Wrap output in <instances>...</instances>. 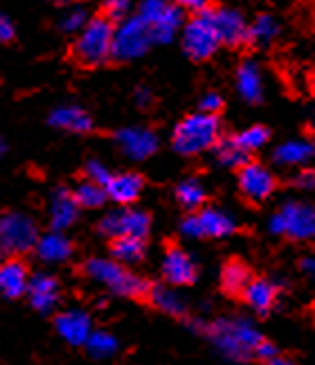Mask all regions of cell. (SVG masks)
<instances>
[{
	"label": "cell",
	"instance_id": "1",
	"mask_svg": "<svg viewBox=\"0 0 315 365\" xmlns=\"http://www.w3.org/2000/svg\"><path fill=\"white\" fill-rule=\"evenodd\" d=\"M207 339L217 352L230 361L254 359L257 347L266 339L248 318H219L207 325Z\"/></svg>",
	"mask_w": 315,
	"mask_h": 365
},
{
	"label": "cell",
	"instance_id": "2",
	"mask_svg": "<svg viewBox=\"0 0 315 365\" xmlns=\"http://www.w3.org/2000/svg\"><path fill=\"white\" fill-rule=\"evenodd\" d=\"M113 38H115V23L99 14L77 34L73 43V59L83 68H97L113 59Z\"/></svg>",
	"mask_w": 315,
	"mask_h": 365
},
{
	"label": "cell",
	"instance_id": "3",
	"mask_svg": "<svg viewBox=\"0 0 315 365\" xmlns=\"http://www.w3.org/2000/svg\"><path fill=\"white\" fill-rule=\"evenodd\" d=\"M83 273L88 275L93 282L104 284L108 291L122 298H149L151 284L145 277L131 273L124 264L115 259H102L93 257L83 264Z\"/></svg>",
	"mask_w": 315,
	"mask_h": 365
},
{
	"label": "cell",
	"instance_id": "4",
	"mask_svg": "<svg viewBox=\"0 0 315 365\" xmlns=\"http://www.w3.org/2000/svg\"><path fill=\"white\" fill-rule=\"evenodd\" d=\"M221 138V122L212 113H194L178 122L174 129L171 145L182 156H196L207 149H214V145Z\"/></svg>",
	"mask_w": 315,
	"mask_h": 365
},
{
	"label": "cell",
	"instance_id": "5",
	"mask_svg": "<svg viewBox=\"0 0 315 365\" xmlns=\"http://www.w3.org/2000/svg\"><path fill=\"white\" fill-rule=\"evenodd\" d=\"M268 230L277 237H289L293 242L315 240V205L289 201L270 217Z\"/></svg>",
	"mask_w": 315,
	"mask_h": 365
},
{
	"label": "cell",
	"instance_id": "6",
	"mask_svg": "<svg viewBox=\"0 0 315 365\" xmlns=\"http://www.w3.org/2000/svg\"><path fill=\"white\" fill-rule=\"evenodd\" d=\"M221 38L214 23V9L198 11L182 27V48L192 61H207L219 50Z\"/></svg>",
	"mask_w": 315,
	"mask_h": 365
},
{
	"label": "cell",
	"instance_id": "7",
	"mask_svg": "<svg viewBox=\"0 0 315 365\" xmlns=\"http://www.w3.org/2000/svg\"><path fill=\"white\" fill-rule=\"evenodd\" d=\"M38 226L34 219L21 212L0 215V250L9 252L11 257L25 255L38 244Z\"/></svg>",
	"mask_w": 315,
	"mask_h": 365
},
{
	"label": "cell",
	"instance_id": "8",
	"mask_svg": "<svg viewBox=\"0 0 315 365\" xmlns=\"http://www.w3.org/2000/svg\"><path fill=\"white\" fill-rule=\"evenodd\" d=\"M138 16L149 25L153 43H169L182 25V9L171 0H142Z\"/></svg>",
	"mask_w": 315,
	"mask_h": 365
},
{
	"label": "cell",
	"instance_id": "9",
	"mask_svg": "<svg viewBox=\"0 0 315 365\" xmlns=\"http://www.w3.org/2000/svg\"><path fill=\"white\" fill-rule=\"evenodd\" d=\"M180 232L192 240H223L237 232L234 219L217 207H200L198 212H190L180 223Z\"/></svg>",
	"mask_w": 315,
	"mask_h": 365
},
{
	"label": "cell",
	"instance_id": "10",
	"mask_svg": "<svg viewBox=\"0 0 315 365\" xmlns=\"http://www.w3.org/2000/svg\"><path fill=\"white\" fill-rule=\"evenodd\" d=\"M153 43L149 25L140 16L124 19L115 27V38H113V59L115 61H131L142 57Z\"/></svg>",
	"mask_w": 315,
	"mask_h": 365
},
{
	"label": "cell",
	"instance_id": "11",
	"mask_svg": "<svg viewBox=\"0 0 315 365\" xmlns=\"http://www.w3.org/2000/svg\"><path fill=\"white\" fill-rule=\"evenodd\" d=\"M151 228V217L147 212L135 207H122L113 210L102 221H99V232L110 240L118 237H135V240H145Z\"/></svg>",
	"mask_w": 315,
	"mask_h": 365
},
{
	"label": "cell",
	"instance_id": "12",
	"mask_svg": "<svg viewBox=\"0 0 315 365\" xmlns=\"http://www.w3.org/2000/svg\"><path fill=\"white\" fill-rule=\"evenodd\" d=\"M214 23L221 38V46L232 50H248L252 48V32L250 25L237 9H214Z\"/></svg>",
	"mask_w": 315,
	"mask_h": 365
},
{
	"label": "cell",
	"instance_id": "13",
	"mask_svg": "<svg viewBox=\"0 0 315 365\" xmlns=\"http://www.w3.org/2000/svg\"><path fill=\"white\" fill-rule=\"evenodd\" d=\"M275 187H277L275 174L262 163L250 160L248 165H243L239 170V190L250 203L266 201L268 196L275 192Z\"/></svg>",
	"mask_w": 315,
	"mask_h": 365
},
{
	"label": "cell",
	"instance_id": "14",
	"mask_svg": "<svg viewBox=\"0 0 315 365\" xmlns=\"http://www.w3.org/2000/svg\"><path fill=\"white\" fill-rule=\"evenodd\" d=\"M162 277L169 287H190L198 277V264L185 248L169 246L162 257Z\"/></svg>",
	"mask_w": 315,
	"mask_h": 365
},
{
	"label": "cell",
	"instance_id": "15",
	"mask_svg": "<svg viewBox=\"0 0 315 365\" xmlns=\"http://www.w3.org/2000/svg\"><path fill=\"white\" fill-rule=\"evenodd\" d=\"M120 151L131 160H147L158 151V135L145 126H128L115 133Z\"/></svg>",
	"mask_w": 315,
	"mask_h": 365
},
{
	"label": "cell",
	"instance_id": "16",
	"mask_svg": "<svg viewBox=\"0 0 315 365\" xmlns=\"http://www.w3.org/2000/svg\"><path fill=\"white\" fill-rule=\"evenodd\" d=\"M54 327L61 339L70 345H86V341L93 334V320L86 312L70 309V312H61L54 316Z\"/></svg>",
	"mask_w": 315,
	"mask_h": 365
},
{
	"label": "cell",
	"instance_id": "17",
	"mask_svg": "<svg viewBox=\"0 0 315 365\" xmlns=\"http://www.w3.org/2000/svg\"><path fill=\"white\" fill-rule=\"evenodd\" d=\"M30 269L21 257H9L0 264V293L5 298H23L27 293V287H30Z\"/></svg>",
	"mask_w": 315,
	"mask_h": 365
},
{
	"label": "cell",
	"instance_id": "18",
	"mask_svg": "<svg viewBox=\"0 0 315 365\" xmlns=\"http://www.w3.org/2000/svg\"><path fill=\"white\" fill-rule=\"evenodd\" d=\"M27 298H30V304L36 309V312L50 314L61 300L59 279L52 277V275H46V273L32 275L30 287H27Z\"/></svg>",
	"mask_w": 315,
	"mask_h": 365
},
{
	"label": "cell",
	"instance_id": "19",
	"mask_svg": "<svg viewBox=\"0 0 315 365\" xmlns=\"http://www.w3.org/2000/svg\"><path fill=\"white\" fill-rule=\"evenodd\" d=\"M79 217V203L75 199L73 190L59 187L50 196V226L56 232H63L70 228Z\"/></svg>",
	"mask_w": 315,
	"mask_h": 365
},
{
	"label": "cell",
	"instance_id": "20",
	"mask_svg": "<svg viewBox=\"0 0 315 365\" xmlns=\"http://www.w3.org/2000/svg\"><path fill=\"white\" fill-rule=\"evenodd\" d=\"M142 190H145V178L135 172H122L113 174V178L106 185V194L110 201H115L118 205H131L140 199Z\"/></svg>",
	"mask_w": 315,
	"mask_h": 365
},
{
	"label": "cell",
	"instance_id": "21",
	"mask_svg": "<svg viewBox=\"0 0 315 365\" xmlns=\"http://www.w3.org/2000/svg\"><path fill=\"white\" fill-rule=\"evenodd\" d=\"M36 255L41 262H48V264H61L66 259L73 257V242L68 240L63 232H48V235H41L38 237V244H36Z\"/></svg>",
	"mask_w": 315,
	"mask_h": 365
},
{
	"label": "cell",
	"instance_id": "22",
	"mask_svg": "<svg viewBox=\"0 0 315 365\" xmlns=\"http://www.w3.org/2000/svg\"><path fill=\"white\" fill-rule=\"evenodd\" d=\"M50 124L68 133H88L93 129V118L79 106H56L50 113Z\"/></svg>",
	"mask_w": 315,
	"mask_h": 365
},
{
	"label": "cell",
	"instance_id": "23",
	"mask_svg": "<svg viewBox=\"0 0 315 365\" xmlns=\"http://www.w3.org/2000/svg\"><path fill=\"white\" fill-rule=\"evenodd\" d=\"M241 296L252 312H257L259 316H266L277 300V287L273 282H268V279H262V277L250 279Z\"/></svg>",
	"mask_w": 315,
	"mask_h": 365
},
{
	"label": "cell",
	"instance_id": "24",
	"mask_svg": "<svg viewBox=\"0 0 315 365\" xmlns=\"http://www.w3.org/2000/svg\"><path fill=\"white\" fill-rule=\"evenodd\" d=\"M237 86L239 93L246 102L250 104H259L264 100V88H262V77L259 70L252 61H243L237 70Z\"/></svg>",
	"mask_w": 315,
	"mask_h": 365
},
{
	"label": "cell",
	"instance_id": "25",
	"mask_svg": "<svg viewBox=\"0 0 315 365\" xmlns=\"http://www.w3.org/2000/svg\"><path fill=\"white\" fill-rule=\"evenodd\" d=\"M214 153H217V160L230 170H241L243 165L250 163V153L237 143L234 135H221L219 143L214 145Z\"/></svg>",
	"mask_w": 315,
	"mask_h": 365
},
{
	"label": "cell",
	"instance_id": "26",
	"mask_svg": "<svg viewBox=\"0 0 315 365\" xmlns=\"http://www.w3.org/2000/svg\"><path fill=\"white\" fill-rule=\"evenodd\" d=\"M145 240H135V237H118V240L110 242V255L115 262L128 266V264H138L145 259Z\"/></svg>",
	"mask_w": 315,
	"mask_h": 365
},
{
	"label": "cell",
	"instance_id": "27",
	"mask_svg": "<svg viewBox=\"0 0 315 365\" xmlns=\"http://www.w3.org/2000/svg\"><path fill=\"white\" fill-rule=\"evenodd\" d=\"M176 201L180 207L187 210V212H198L207 201V192L196 178H185L176 187Z\"/></svg>",
	"mask_w": 315,
	"mask_h": 365
},
{
	"label": "cell",
	"instance_id": "28",
	"mask_svg": "<svg viewBox=\"0 0 315 365\" xmlns=\"http://www.w3.org/2000/svg\"><path fill=\"white\" fill-rule=\"evenodd\" d=\"M250 269L246 264L241 262H227L221 271V287L225 293H230V296H237V293H243V289L248 287L250 282Z\"/></svg>",
	"mask_w": 315,
	"mask_h": 365
},
{
	"label": "cell",
	"instance_id": "29",
	"mask_svg": "<svg viewBox=\"0 0 315 365\" xmlns=\"http://www.w3.org/2000/svg\"><path fill=\"white\" fill-rule=\"evenodd\" d=\"M149 300L155 309H160V312H165L169 316H185V309H187L176 291L160 287V284L149 289Z\"/></svg>",
	"mask_w": 315,
	"mask_h": 365
},
{
	"label": "cell",
	"instance_id": "30",
	"mask_svg": "<svg viewBox=\"0 0 315 365\" xmlns=\"http://www.w3.org/2000/svg\"><path fill=\"white\" fill-rule=\"evenodd\" d=\"M315 153V147L311 143H302V140H293V143H284L275 151V160L279 165L293 167V165H302L306 163Z\"/></svg>",
	"mask_w": 315,
	"mask_h": 365
},
{
	"label": "cell",
	"instance_id": "31",
	"mask_svg": "<svg viewBox=\"0 0 315 365\" xmlns=\"http://www.w3.org/2000/svg\"><path fill=\"white\" fill-rule=\"evenodd\" d=\"M75 199L79 203V207H86V210H95V207H102L108 199L106 194V187L99 185V182H93V180H81L79 185L73 190Z\"/></svg>",
	"mask_w": 315,
	"mask_h": 365
},
{
	"label": "cell",
	"instance_id": "32",
	"mask_svg": "<svg viewBox=\"0 0 315 365\" xmlns=\"http://www.w3.org/2000/svg\"><path fill=\"white\" fill-rule=\"evenodd\" d=\"M83 347L88 349V354L93 359H108V356H113L120 349L115 336H110L108 331H93L91 339L86 341Z\"/></svg>",
	"mask_w": 315,
	"mask_h": 365
},
{
	"label": "cell",
	"instance_id": "33",
	"mask_svg": "<svg viewBox=\"0 0 315 365\" xmlns=\"http://www.w3.org/2000/svg\"><path fill=\"white\" fill-rule=\"evenodd\" d=\"M234 138H237V143H239L243 149H246L248 153H252V151L262 149V147L268 143L270 131L266 129V126H262V124H254V126H250V129L243 131V133H237Z\"/></svg>",
	"mask_w": 315,
	"mask_h": 365
},
{
	"label": "cell",
	"instance_id": "34",
	"mask_svg": "<svg viewBox=\"0 0 315 365\" xmlns=\"http://www.w3.org/2000/svg\"><path fill=\"white\" fill-rule=\"evenodd\" d=\"M250 32H252V48L266 46L268 41H273V36L277 34V25L268 14H264V16H257V21L250 25Z\"/></svg>",
	"mask_w": 315,
	"mask_h": 365
},
{
	"label": "cell",
	"instance_id": "35",
	"mask_svg": "<svg viewBox=\"0 0 315 365\" xmlns=\"http://www.w3.org/2000/svg\"><path fill=\"white\" fill-rule=\"evenodd\" d=\"M91 16H88V11H86L83 7H73V9H68L61 21H59V27L63 32L68 34H79L86 25H88Z\"/></svg>",
	"mask_w": 315,
	"mask_h": 365
},
{
	"label": "cell",
	"instance_id": "36",
	"mask_svg": "<svg viewBox=\"0 0 315 365\" xmlns=\"http://www.w3.org/2000/svg\"><path fill=\"white\" fill-rule=\"evenodd\" d=\"M86 178L93 180V182H99V185H108V180L113 178L110 170L99 160H88V165H86Z\"/></svg>",
	"mask_w": 315,
	"mask_h": 365
},
{
	"label": "cell",
	"instance_id": "37",
	"mask_svg": "<svg viewBox=\"0 0 315 365\" xmlns=\"http://www.w3.org/2000/svg\"><path fill=\"white\" fill-rule=\"evenodd\" d=\"M131 0H104V16L110 21H124Z\"/></svg>",
	"mask_w": 315,
	"mask_h": 365
},
{
	"label": "cell",
	"instance_id": "38",
	"mask_svg": "<svg viewBox=\"0 0 315 365\" xmlns=\"http://www.w3.org/2000/svg\"><path fill=\"white\" fill-rule=\"evenodd\" d=\"M221 108H223V97L219 93H207L203 100H200V113L217 115Z\"/></svg>",
	"mask_w": 315,
	"mask_h": 365
},
{
	"label": "cell",
	"instance_id": "39",
	"mask_svg": "<svg viewBox=\"0 0 315 365\" xmlns=\"http://www.w3.org/2000/svg\"><path fill=\"white\" fill-rule=\"evenodd\" d=\"M293 185L299 190H315V170H304L293 178Z\"/></svg>",
	"mask_w": 315,
	"mask_h": 365
},
{
	"label": "cell",
	"instance_id": "40",
	"mask_svg": "<svg viewBox=\"0 0 315 365\" xmlns=\"http://www.w3.org/2000/svg\"><path fill=\"white\" fill-rule=\"evenodd\" d=\"M171 3L178 5L180 9H190L194 14L210 9V0H171Z\"/></svg>",
	"mask_w": 315,
	"mask_h": 365
},
{
	"label": "cell",
	"instance_id": "41",
	"mask_svg": "<svg viewBox=\"0 0 315 365\" xmlns=\"http://www.w3.org/2000/svg\"><path fill=\"white\" fill-rule=\"evenodd\" d=\"M279 352H277V347L270 343V341H264L259 347H257V352H254V359L257 361H262V363H266V361H270L273 356H277Z\"/></svg>",
	"mask_w": 315,
	"mask_h": 365
},
{
	"label": "cell",
	"instance_id": "42",
	"mask_svg": "<svg viewBox=\"0 0 315 365\" xmlns=\"http://www.w3.org/2000/svg\"><path fill=\"white\" fill-rule=\"evenodd\" d=\"M11 38H14V23L9 21V16L0 11V43H9Z\"/></svg>",
	"mask_w": 315,
	"mask_h": 365
},
{
	"label": "cell",
	"instance_id": "43",
	"mask_svg": "<svg viewBox=\"0 0 315 365\" xmlns=\"http://www.w3.org/2000/svg\"><path fill=\"white\" fill-rule=\"evenodd\" d=\"M299 269H302V273H304L306 277H313V279H315V255L304 257L302 262H299Z\"/></svg>",
	"mask_w": 315,
	"mask_h": 365
},
{
	"label": "cell",
	"instance_id": "44",
	"mask_svg": "<svg viewBox=\"0 0 315 365\" xmlns=\"http://www.w3.org/2000/svg\"><path fill=\"white\" fill-rule=\"evenodd\" d=\"M135 100H138L140 106H149V104L153 102V95H151L147 88H140V91L135 93Z\"/></svg>",
	"mask_w": 315,
	"mask_h": 365
},
{
	"label": "cell",
	"instance_id": "45",
	"mask_svg": "<svg viewBox=\"0 0 315 365\" xmlns=\"http://www.w3.org/2000/svg\"><path fill=\"white\" fill-rule=\"evenodd\" d=\"M264 365H295L289 356H282V354H277V356H273L270 361H266Z\"/></svg>",
	"mask_w": 315,
	"mask_h": 365
},
{
	"label": "cell",
	"instance_id": "46",
	"mask_svg": "<svg viewBox=\"0 0 315 365\" xmlns=\"http://www.w3.org/2000/svg\"><path fill=\"white\" fill-rule=\"evenodd\" d=\"M306 83H309V91H311V95L315 97V68H313L311 73L306 75Z\"/></svg>",
	"mask_w": 315,
	"mask_h": 365
},
{
	"label": "cell",
	"instance_id": "47",
	"mask_svg": "<svg viewBox=\"0 0 315 365\" xmlns=\"http://www.w3.org/2000/svg\"><path fill=\"white\" fill-rule=\"evenodd\" d=\"M5 149H7V147H5V143H3V138H0V158L5 156Z\"/></svg>",
	"mask_w": 315,
	"mask_h": 365
},
{
	"label": "cell",
	"instance_id": "48",
	"mask_svg": "<svg viewBox=\"0 0 315 365\" xmlns=\"http://www.w3.org/2000/svg\"><path fill=\"white\" fill-rule=\"evenodd\" d=\"M311 21H313V27H315V0H313V11H311Z\"/></svg>",
	"mask_w": 315,
	"mask_h": 365
},
{
	"label": "cell",
	"instance_id": "49",
	"mask_svg": "<svg viewBox=\"0 0 315 365\" xmlns=\"http://www.w3.org/2000/svg\"><path fill=\"white\" fill-rule=\"evenodd\" d=\"M54 3H59V5H61V3H68V0H54Z\"/></svg>",
	"mask_w": 315,
	"mask_h": 365
},
{
	"label": "cell",
	"instance_id": "50",
	"mask_svg": "<svg viewBox=\"0 0 315 365\" xmlns=\"http://www.w3.org/2000/svg\"><path fill=\"white\" fill-rule=\"evenodd\" d=\"M5 259H3V250H0V264H3Z\"/></svg>",
	"mask_w": 315,
	"mask_h": 365
}]
</instances>
